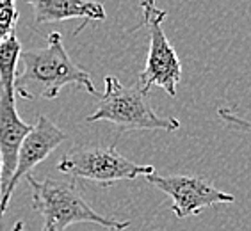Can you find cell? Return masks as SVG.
Returning <instances> with one entry per match:
<instances>
[{
  "mask_svg": "<svg viewBox=\"0 0 251 231\" xmlns=\"http://www.w3.org/2000/svg\"><path fill=\"white\" fill-rule=\"evenodd\" d=\"M20 63L24 71L16 73L15 92L24 100H55L66 86L82 87L93 96L100 94L93 86L91 75L72 61L59 32L49 34L45 48L22 50Z\"/></svg>",
  "mask_w": 251,
  "mask_h": 231,
  "instance_id": "obj_1",
  "label": "cell"
},
{
  "mask_svg": "<svg viewBox=\"0 0 251 231\" xmlns=\"http://www.w3.org/2000/svg\"><path fill=\"white\" fill-rule=\"evenodd\" d=\"M27 183L32 190V208L43 219L41 231H66L72 224H97L109 231H125L130 228V221H116L112 217L98 213L84 199L73 178L39 182L32 173L27 176Z\"/></svg>",
  "mask_w": 251,
  "mask_h": 231,
  "instance_id": "obj_2",
  "label": "cell"
},
{
  "mask_svg": "<svg viewBox=\"0 0 251 231\" xmlns=\"http://www.w3.org/2000/svg\"><path fill=\"white\" fill-rule=\"evenodd\" d=\"M103 92L98 94L95 112L86 121H109L116 125L121 132L141 130H166L176 132L180 121L173 116H159L148 103V92L141 89L137 82L134 86H123L114 75L103 78Z\"/></svg>",
  "mask_w": 251,
  "mask_h": 231,
  "instance_id": "obj_3",
  "label": "cell"
},
{
  "mask_svg": "<svg viewBox=\"0 0 251 231\" xmlns=\"http://www.w3.org/2000/svg\"><path fill=\"white\" fill-rule=\"evenodd\" d=\"M57 171L70 178H82L100 183L101 187H111L121 180L145 178L155 173L151 164H137L125 159L116 146H75L61 157Z\"/></svg>",
  "mask_w": 251,
  "mask_h": 231,
  "instance_id": "obj_4",
  "label": "cell"
},
{
  "mask_svg": "<svg viewBox=\"0 0 251 231\" xmlns=\"http://www.w3.org/2000/svg\"><path fill=\"white\" fill-rule=\"evenodd\" d=\"M141 9H143V22L135 29L148 27L150 48H148L145 69L139 73L137 84L145 92L157 86L162 87L169 96H176V87L182 78V64L162 27L164 20L168 18V11L157 7L155 0H141Z\"/></svg>",
  "mask_w": 251,
  "mask_h": 231,
  "instance_id": "obj_5",
  "label": "cell"
},
{
  "mask_svg": "<svg viewBox=\"0 0 251 231\" xmlns=\"http://www.w3.org/2000/svg\"><path fill=\"white\" fill-rule=\"evenodd\" d=\"M145 180L160 192L171 198L173 213L178 219L198 215L201 210L216 205H230L235 201L232 194L216 188L203 176H184V174H162L151 173Z\"/></svg>",
  "mask_w": 251,
  "mask_h": 231,
  "instance_id": "obj_6",
  "label": "cell"
},
{
  "mask_svg": "<svg viewBox=\"0 0 251 231\" xmlns=\"http://www.w3.org/2000/svg\"><path fill=\"white\" fill-rule=\"evenodd\" d=\"M64 140H66V134L53 121H50L45 114H39L36 117V123L32 125L29 134L25 135V139L22 140V146L18 149L15 173L0 196V222H2V217L9 207L16 185L27 174L32 173V169L36 165L41 164L45 159H49V155H52Z\"/></svg>",
  "mask_w": 251,
  "mask_h": 231,
  "instance_id": "obj_7",
  "label": "cell"
},
{
  "mask_svg": "<svg viewBox=\"0 0 251 231\" xmlns=\"http://www.w3.org/2000/svg\"><path fill=\"white\" fill-rule=\"evenodd\" d=\"M32 125L25 123L16 111L15 89L0 87V155H2V190L16 167L18 149ZM2 196V194H0Z\"/></svg>",
  "mask_w": 251,
  "mask_h": 231,
  "instance_id": "obj_8",
  "label": "cell"
},
{
  "mask_svg": "<svg viewBox=\"0 0 251 231\" xmlns=\"http://www.w3.org/2000/svg\"><path fill=\"white\" fill-rule=\"evenodd\" d=\"M27 4L32 5L34 22L39 25L59 23L73 18L84 20L73 34H78L91 22H103L107 18L101 2L95 0H27Z\"/></svg>",
  "mask_w": 251,
  "mask_h": 231,
  "instance_id": "obj_9",
  "label": "cell"
},
{
  "mask_svg": "<svg viewBox=\"0 0 251 231\" xmlns=\"http://www.w3.org/2000/svg\"><path fill=\"white\" fill-rule=\"evenodd\" d=\"M20 53H22V45L16 38V32H13L4 43L0 45V87L15 89Z\"/></svg>",
  "mask_w": 251,
  "mask_h": 231,
  "instance_id": "obj_10",
  "label": "cell"
},
{
  "mask_svg": "<svg viewBox=\"0 0 251 231\" xmlns=\"http://www.w3.org/2000/svg\"><path fill=\"white\" fill-rule=\"evenodd\" d=\"M18 16V9H16L15 4L0 5V45L15 32Z\"/></svg>",
  "mask_w": 251,
  "mask_h": 231,
  "instance_id": "obj_11",
  "label": "cell"
},
{
  "mask_svg": "<svg viewBox=\"0 0 251 231\" xmlns=\"http://www.w3.org/2000/svg\"><path fill=\"white\" fill-rule=\"evenodd\" d=\"M218 116L221 117L223 123L226 125V128H230V130H233V132H241V134L251 135V121L244 119L241 116H237L235 112L226 109V107H219Z\"/></svg>",
  "mask_w": 251,
  "mask_h": 231,
  "instance_id": "obj_12",
  "label": "cell"
},
{
  "mask_svg": "<svg viewBox=\"0 0 251 231\" xmlns=\"http://www.w3.org/2000/svg\"><path fill=\"white\" fill-rule=\"evenodd\" d=\"M24 230H25L24 221H16L15 224H13V228H11V230H7V231H24Z\"/></svg>",
  "mask_w": 251,
  "mask_h": 231,
  "instance_id": "obj_13",
  "label": "cell"
},
{
  "mask_svg": "<svg viewBox=\"0 0 251 231\" xmlns=\"http://www.w3.org/2000/svg\"><path fill=\"white\" fill-rule=\"evenodd\" d=\"M0 194H2V155H0Z\"/></svg>",
  "mask_w": 251,
  "mask_h": 231,
  "instance_id": "obj_14",
  "label": "cell"
},
{
  "mask_svg": "<svg viewBox=\"0 0 251 231\" xmlns=\"http://www.w3.org/2000/svg\"><path fill=\"white\" fill-rule=\"evenodd\" d=\"M15 4V0H0V5H11Z\"/></svg>",
  "mask_w": 251,
  "mask_h": 231,
  "instance_id": "obj_15",
  "label": "cell"
}]
</instances>
